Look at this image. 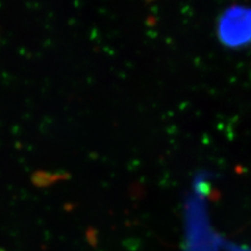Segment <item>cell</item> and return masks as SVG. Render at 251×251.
Instances as JSON below:
<instances>
[{
    "label": "cell",
    "mask_w": 251,
    "mask_h": 251,
    "mask_svg": "<svg viewBox=\"0 0 251 251\" xmlns=\"http://www.w3.org/2000/svg\"><path fill=\"white\" fill-rule=\"evenodd\" d=\"M218 37L229 49H240L251 43V7L232 5L218 21Z\"/></svg>",
    "instance_id": "6da1fadb"
},
{
    "label": "cell",
    "mask_w": 251,
    "mask_h": 251,
    "mask_svg": "<svg viewBox=\"0 0 251 251\" xmlns=\"http://www.w3.org/2000/svg\"><path fill=\"white\" fill-rule=\"evenodd\" d=\"M67 178H68V174H66V173H50V172L39 171V172H36L33 175L31 180H33V183L36 186L45 187V186L56 183L58 181H61V180H65Z\"/></svg>",
    "instance_id": "7a4b0ae2"
}]
</instances>
